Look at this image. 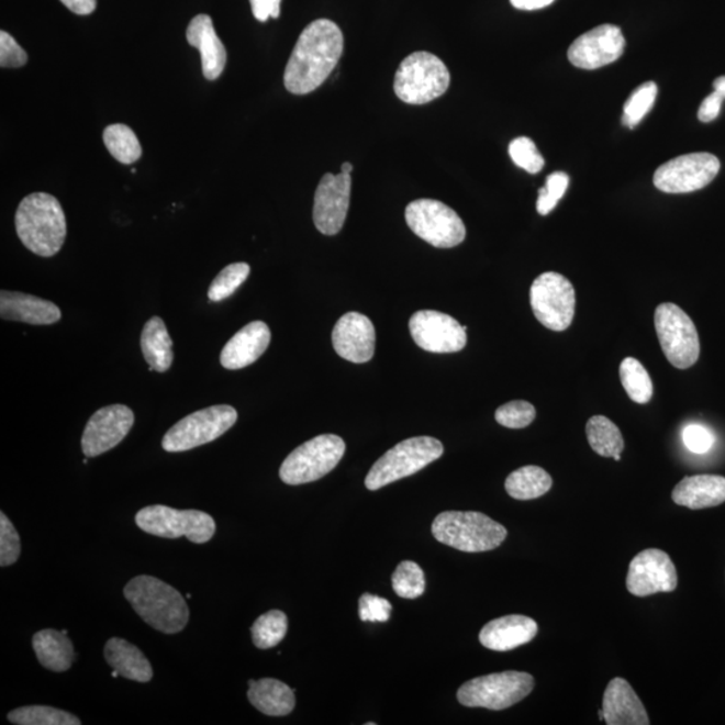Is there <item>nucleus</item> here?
<instances>
[{"label":"nucleus","mask_w":725,"mask_h":725,"mask_svg":"<svg viewBox=\"0 0 725 725\" xmlns=\"http://www.w3.org/2000/svg\"><path fill=\"white\" fill-rule=\"evenodd\" d=\"M187 42L201 53L202 71L205 80L215 81L222 76L227 63L225 45L215 33L210 15L199 14L192 18L186 32Z\"/></svg>","instance_id":"obj_21"},{"label":"nucleus","mask_w":725,"mask_h":725,"mask_svg":"<svg viewBox=\"0 0 725 725\" xmlns=\"http://www.w3.org/2000/svg\"><path fill=\"white\" fill-rule=\"evenodd\" d=\"M537 624L529 616L506 615L488 622L480 632L483 648L494 651H510L531 643L536 637Z\"/></svg>","instance_id":"obj_24"},{"label":"nucleus","mask_w":725,"mask_h":725,"mask_svg":"<svg viewBox=\"0 0 725 725\" xmlns=\"http://www.w3.org/2000/svg\"><path fill=\"white\" fill-rule=\"evenodd\" d=\"M444 455V445L433 437H414L402 440L373 464L366 477L370 491L419 473Z\"/></svg>","instance_id":"obj_6"},{"label":"nucleus","mask_w":725,"mask_h":725,"mask_svg":"<svg viewBox=\"0 0 725 725\" xmlns=\"http://www.w3.org/2000/svg\"><path fill=\"white\" fill-rule=\"evenodd\" d=\"M449 85L450 72L443 60L432 53L416 52L399 65L394 90L406 104L422 105L443 96Z\"/></svg>","instance_id":"obj_5"},{"label":"nucleus","mask_w":725,"mask_h":725,"mask_svg":"<svg viewBox=\"0 0 725 725\" xmlns=\"http://www.w3.org/2000/svg\"><path fill=\"white\" fill-rule=\"evenodd\" d=\"M332 344L341 358L350 362H367L375 354V328L370 319L359 312H348L337 320Z\"/></svg>","instance_id":"obj_20"},{"label":"nucleus","mask_w":725,"mask_h":725,"mask_svg":"<svg viewBox=\"0 0 725 725\" xmlns=\"http://www.w3.org/2000/svg\"><path fill=\"white\" fill-rule=\"evenodd\" d=\"M237 420V410L228 404H216L196 411L169 428L163 438V449L168 453H180L213 443L230 431Z\"/></svg>","instance_id":"obj_10"},{"label":"nucleus","mask_w":725,"mask_h":725,"mask_svg":"<svg viewBox=\"0 0 725 725\" xmlns=\"http://www.w3.org/2000/svg\"><path fill=\"white\" fill-rule=\"evenodd\" d=\"M713 88L725 99V76L716 78L715 82H713Z\"/></svg>","instance_id":"obj_51"},{"label":"nucleus","mask_w":725,"mask_h":725,"mask_svg":"<svg viewBox=\"0 0 725 725\" xmlns=\"http://www.w3.org/2000/svg\"><path fill=\"white\" fill-rule=\"evenodd\" d=\"M105 660L126 680L148 682L154 677L153 667L144 652L123 638H111L104 649Z\"/></svg>","instance_id":"obj_27"},{"label":"nucleus","mask_w":725,"mask_h":725,"mask_svg":"<svg viewBox=\"0 0 725 725\" xmlns=\"http://www.w3.org/2000/svg\"><path fill=\"white\" fill-rule=\"evenodd\" d=\"M288 632V616L280 610H270L254 622L252 638L258 649L275 648L286 638Z\"/></svg>","instance_id":"obj_36"},{"label":"nucleus","mask_w":725,"mask_h":725,"mask_svg":"<svg viewBox=\"0 0 725 725\" xmlns=\"http://www.w3.org/2000/svg\"><path fill=\"white\" fill-rule=\"evenodd\" d=\"M137 527L149 535L179 539L187 537L192 543L203 544L213 539L216 525L209 513L187 510H174L166 505L143 507L136 515Z\"/></svg>","instance_id":"obj_9"},{"label":"nucleus","mask_w":725,"mask_h":725,"mask_svg":"<svg viewBox=\"0 0 725 725\" xmlns=\"http://www.w3.org/2000/svg\"><path fill=\"white\" fill-rule=\"evenodd\" d=\"M0 316L8 322L51 325L58 323L63 313L52 301L27 293L2 290L0 292Z\"/></svg>","instance_id":"obj_25"},{"label":"nucleus","mask_w":725,"mask_h":725,"mask_svg":"<svg viewBox=\"0 0 725 725\" xmlns=\"http://www.w3.org/2000/svg\"><path fill=\"white\" fill-rule=\"evenodd\" d=\"M409 328L416 346L427 353L453 354L467 346L465 326L443 312H415L410 319Z\"/></svg>","instance_id":"obj_15"},{"label":"nucleus","mask_w":725,"mask_h":725,"mask_svg":"<svg viewBox=\"0 0 725 725\" xmlns=\"http://www.w3.org/2000/svg\"><path fill=\"white\" fill-rule=\"evenodd\" d=\"M124 596L141 618L165 634H177L189 624L190 610L183 595L163 580L141 576L130 580Z\"/></svg>","instance_id":"obj_3"},{"label":"nucleus","mask_w":725,"mask_h":725,"mask_svg":"<svg viewBox=\"0 0 725 725\" xmlns=\"http://www.w3.org/2000/svg\"><path fill=\"white\" fill-rule=\"evenodd\" d=\"M343 48V33L335 22L317 20L308 24L283 72L288 92L302 96L322 87L341 60Z\"/></svg>","instance_id":"obj_1"},{"label":"nucleus","mask_w":725,"mask_h":725,"mask_svg":"<svg viewBox=\"0 0 725 725\" xmlns=\"http://www.w3.org/2000/svg\"><path fill=\"white\" fill-rule=\"evenodd\" d=\"M142 353L150 371L166 372L174 361L172 338L160 317L149 319L141 338Z\"/></svg>","instance_id":"obj_30"},{"label":"nucleus","mask_w":725,"mask_h":725,"mask_svg":"<svg viewBox=\"0 0 725 725\" xmlns=\"http://www.w3.org/2000/svg\"><path fill=\"white\" fill-rule=\"evenodd\" d=\"M658 341L670 365L687 370L700 358V338L692 319L673 302H663L655 313Z\"/></svg>","instance_id":"obj_11"},{"label":"nucleus","mask_w":725,"mask_h":725,"mask_svg":"<svg viewBox=\"0 0 725 725\" xmlns=\"http://www.w3.org/2000/svg\"><path fill=\"white\" fill-rule=\"evenodd\" d=\"M135 414L124 404L97 410L85 426L81 447L85 457L93 458L116 447L131 432Z\"/></svg>","instance_id":"obj_17"},{"label":"nucleus","mask_w":725,"mask_h":725,"mask_svg":"<svg viewBox=\"0 0 725 725\" xmlns=\"http://www.w3.org/2000/svg\"><path fill=\"white\" fill-rule=\"evenodd\" d=\"M392 589L404 600L420 598L426 589L425 572L415 561L404 560L399 564L392 576Z\"/></svg>","instance_id":"obj_37"},{"label":"nucleus","mask_w":725,"mask_h":725,"mask_svg":"<svg viewBox=\"0 0 725 725\" xmlns=\"http://www.w3.org/2000/svg\"><path fill=\"white\" fill-rule=\"evenodd\" d=\"M534 687L535 680L529 673L507 670L465 682L458 689L457 699L469 709L503 711L527 698Z\"/></svg>","instance_id":"obj_7"},{"label":"nucleus","mask_w":725,"mask_h":725,"mask_svg":"<svg viewBox=\"0 0 725 725\" xmlns=\"http://www.w3.org/2000/svg\"><path fill=\"white\" fill-rule=\"evenodd\" d=\"M102 138H104L109 154L123 165H132V163L141 159L143 154L142 144L138 142L136 133L129 125H108L104 133H102Z\"/></svg>","instance_id":"obj_33"},{"label":"nucleus","mask_w":725,"mask_h":725,"mask_svg":"<svg viewBox=\"0 0 725 725\" xmlns=\"http://www.w3.org/2000/svg\"><path fill=\"white\" fill-rule=\"evenodd\" d=\"M510 156L513 163L528 174L540 172L544 167V157L536 144L529 137H517L510 144Z\"/></svg>","instance_id":"obj_41"},{"label":"nucleus","mask_w":725,"mask_h":725,"mask_svg":"<svg viewBox=\"0 0 725 725\" xmlns=\"http://www.w3.org/2000/svg\"><path fill=\"white\" fill-rule=\"evenodd\" d=\"M553 488V477L540 467L520 468L512 471L505 481V491L512 499L534 500L549 492Z\"/></svg>","instance_id":"obj_31"},{"label":"nucleus","mask_w":725,"mask_h":725,"mask_svg":"<svg viewBox=\"0 0 725 725\" xmlns=\"http://www.w3.org/2000/svg\"><path fill=\"white\" fill-rule=\"evenodd\" d=\"M33 648L42 667L53 670V672H66L76 660L71 640L66 637L65 633L53 631V628L35 633Z\"/></svg>","instance_id":"obj_29"},{"label":"nucleus","mask_w":725,"mask_h":725,"mask_svg":"<svg viewBox=\"0 0 725 725\" xmlns=\"http://www.w3.org/2000/svg\"><path fill=\"white\" fill-rule=\"evenodd\" d=\"M657 93V85L649 81L640 85L628 97L624 107V119H622L628 129L633 130L650 112V109L655 105Z\"/></svg>","instance_id":"obj_39"},{"label":"nucleus","mask_w":725,"mask_h":725,"mask_svg":"<svg viewBox=\"0 0 725 725\" xmlns=\"http://www.w3.org/2000/svg\"><path fill=\"white\" fill-rule=\"evenodd\" d=\"M392 612L391 603L378 595L362 594L359 600V616L362 622H387Z\"/></svg>","instance_id":"obj_44"},{"label":"nucleus","mask_w":725,"mask_h":725,"mask_svg":"<svg viewBox=\"0 0 725 725\" xmlns=\"http://www.w3.org/2000/svg\"><path fill=\"white\" fill-rule=\"evenodd\" d=\"M682 440H684L688 450L696 453V455H704L715 444V435L704 426L689 425L682 432Z\"/></svg>","instance_id":"obj_46"},{"label":"nucleus","mask_w":725,"mask_h":725,"mask_svg":"<svg viewBox=\"0 0 725 725\" xmlns=\"http://www.w3.org/2000/svg\"><path fill=\"white\" fill-rule=\"evenodd\" d=\"M346 453V443L335 434L317 435L294 449L280 468V479L288 486L317 481L337 467Z\"/></svg>","instance_id":"obj_8"},{"label":"nucleus","mask_w":725,"mask_h":725,"mask_svg":"<svg viewBox=\"0 0 725 725\" xmlns=\"http://www.w3.org/2000/svg\"><path fill=\"white\" fill-rule=\"evenodd\" d=\"M21 556V537L10 522V518L0 513V566L9 567L16 564Z\"/></svg>","instance_id":"obj_43"},{"label":"nucleus","mask_w":725,"mask_h":725,"mask_svg":"<svg viewBox=\"0 0 725 725\" xmlns=\"http://www.w3.org/2000/svg\"><path fill=\"white\" fill-rule=\"evenodd\" d=\"M247 699L268 716H287L295 706L293 689L276 679L249 680Z\"/></svg>","instance_id":"obj_28"},{"label":"nucleus","mask_w":725,"mask_h":725,"mask_svg":"<svg viewBox=\"0 0 725 725\" xmlns=\"http://www.w3.org/2000/svg\"><path fill=\"white\" fill-rule=\"evenodd\" d=\"M250 275V266L245 263H235L226 266L214 278L209 288V299L213 302L226 300L237 290Z\"/></svg>","instance_id":"obj_38"},{"label":"nucleus","mask_w":725,"mask_h":725,"mask_svg":"<svg viewBox=\"0 0 725 725\" xmlns=\"http://www.w3.org/2000/svg\"><path fill=\"white\" fill-rule=\"evenodd\" d=\"M350 174H326L314 193L313 222L320 233L335 235L344 226L349 209Z\"/></svg>","instance_id":"obj_19"},{"label":"nucleus","mask_w":725,"mask_h":725,"mask_svg":"<svg viewBox=\"0 0 725 725\" xmlns=\"http://www.w3.org/2000/svg\"><path fill=\"white\" fill-rule=\"evenodd\" d=\"M677 505L689 510H704L725 503V477L717 475H698L685 477L672 492Z\"/></svg>","instance_id":"obj_26"},{"label":"nucleus","mask_w":725,"mask_h":725,"mask_svg":"<svg viewBox=\"0 0 725 725\" xmlns=\"http://www.w3.org/2000/svg\"><path fill=\"white\" fill-rule=\"evenodd\" d=\"M406 222L411 232L439 249L458 246L467 237V228L456 211L434 199L411 202Z\"/></svg>","instance_id":"obj_12"},{"label":"nucleus","mask_w":725,"mask_h":725,"mask_svg":"<svg viewBox=\"0 0 725 725\" xmlns=\"http://www.w3.org/2000/svg\"><path fill=\"white\" fill-rule=\"evenodd\" d=\"M18 237L26 249L40 257H54L65 244L66 216L56 197L46 192L30 193L15 213Z\"/></svg>","instance_id":"obj_2"},{"label":"nucleus","mask_w":725,"mask_h":725,"mask_svg":"<svg viewBox=\"0 0 725 725\" xmlns=\"http://www.w3.org/2000/svg\"><path fill=\"white\" fill-rule=\"evenodd\" d=\"M620 377L628 398L638 404L649 403L652 397V382L643 362L626 358L620 366Z\"/></svg>","instance_id":"obj_34"},{"label":"nucleus","mask_w":725,"mask_h":725,"mask_svg":"<svg viewBox=\"0 0 725 725\" xmlns=\"http://www.w3.org/2000/svg\"><path fill=\"white\" fill-rule=\"evenodd\" d=\"M282 0H250L254 18L259 22H266L269 18L277 20L280 16Z\"/></svg>","instance_id":"obj_47"},{"label":"nucleus","mask_w":725,"mask_h":725,"mask_svg":"<svg viewBox=\"0 0 725 725\" xmlns=\"http://www.w3.org/2000/svg\"><path fill=\"white\" fill-rule=\"evenodd\" d=\"M353 169H354V167H353V165H350V163H344V165L342 166V171L341 172L350 174V172H353Z\"/></svg>","instance_id":"obj_52"},{"label":"nucleus","mask_w":725,"mask_h":725,"mask_svg":"<svg viewBox=\"0 0 725 725\" xmlns=\"http://www.w3.org/2000/svg\"><path fill=\"white\" fill-rule=\"evenodd\" d=\"M532 312L546 328L564 332L576 316V288L568 278L547 271L536 278L529 290Z\"/></svg>","instance_id":"obj_13"},{"label":"nucleus","mask_w":725,"mask_h":725,"mask_svg":"<svg viewBox=\"0 0 725 725\" xmlns=\"http://www.w3.org/2000/svg\"><path fill=\"white\" fill-rule=\"evenodd\" d=\"M625 45V36L618 26L602 24L573 41L567 57L579 69H600L615 63L624 54Z\"/></svg>","instance_id":"obj_18"},{"label":"nucleus","mask_w":725,"mask_h":725,"mask_svg":"<svg viewBox=\"0 0 725 725\" xmlns=\"http://www.w3.org/2000/svg\"><path fill=\"white\" fill-rule=\"evenodd\" d=\"M604 723L609 725H649L643 701L625 679L616 677L603 694Z\"/></svg>","instance_id":"obj_22"},{"label":"nucleus","mask_w":725,"mask_h":725,"mask_svg":"<svg viewBox=\"0 0 725 725\" xmlns=\"http://www.w3.org/2000/svg\"><path fill=\"white\" fill-rule=\"evenodd\" d=\"M721 171V160L706 153L676 157L658 167L652 183L667 193H688L704 189Z\"/></svg>","instance_id":"obj_14"},{"label":"nucleus","mask_w":725,"mask_h":725,"mask_svg":"<svg viewBox=\"0 0 725 725\" xmlns=\"http://www.w3.org/2000/svg\"><path fill=\"white\" fill-rule=\"evenodd\" d=\"M555 0H511L513 8L525 11H534L547 8Z\"/></svg>","instance_id":"obj_50"},{"label":"nucleus","mask_w":725,"mask_h":725,"mask_svg":"<svg viewBox=\"0 0 725 725\" xmlns=\"http://www.w3.org/2000/svg\"><path fill=\"white\" fill-rule=\"evenodd\" d=\"M494 419L501 426L524 428L535 421L536 409L529 402L512 401L495 410Z\"/></svg>","instance_id":"obj_40"},{"label":"nucleus","mask_w":725,"mask_h":725,"mask_svg":"<svg viewBox=\"0 0 725 725\" xmlns=\"http://www.w3.org/2000/svg\"><path fill=\"white\" fill-rule=\"evenodd\" d=\"M29 60L27 53L23 51L14 36L8 32H0V66L3 69L22 68Z\"/></svg>","instance_id":"obj_45"},{"label":"nucleus","mask_w":725,"mask_h":725,"mask_svg":"<svg viewBox=\"0 0 725 725\" xmlns=\"http://www.w3.org/2000/svg\"><path fill=\"white\" fill-rule=\"evenodd\" d=\"M66 8L77 15H89L97 8V0H60Z\"/></svg>","instance_id":"obj_49"},{"label":"nucleus","mask_w":725,"mask_h":725,"mask_svg":"<svg viewBox=\"0 0 725 725\" xmlns=\"http://www.w3.org/2000/svg\"><path fill=\"white\" fill-rule=\"evenodd\" d=\"M724 97L716 92H713L703 101L699 109V120L701 123H711V121L716 120L718 114H721Z\"/></svg>","instance_id":"obj_48"},{"label":"nucleus","mask_w":725,"mask_h":725,"mask_svg":"<svg viewBox=\"0 0 725 725\" xmlns=\"http://www.w3.org/2000/svg\"><path fill=\"white\" fill-rule=\"evenodd\" d=\"M10 723L16 725H80L81 721L69 712L46 705L22 706L8 715Z\"/></svg>","instance_id":"obj_35"},{"label":"nucleus","mask_w":725,"mask_h":725,"mask_svg":"<svg viewBox=\"0 0 725 725\" xmlns=\"http://www.w3.org/2000/svg\"><path fill=\"white\" fill-rule=\"evenodd\" d=\"M435 539L464 553L492 551L506 539L504 525L480 512L449 511L434 518Z\"/></svg>","instance_id":"obj_4"},{"label":"nucleus","mask_w":725,"mask_h":725,"mask_svg":"<svg viewBox=\"0 0 725 725\" xmlns=\"http://www.w3.org/2000/svg\"><path fill=\"white\" fill-rule=\"evenodd\" d=\"M679 584L672 559L661 549L649 548L634 556L628 566L626 588L632 595L649 596L672 592Z\"/></svg>","instance_id":"obj_16"},{"label":"nucleus","mask_w":725,"mask_h":725,"mask_svg":"<svg viewBox=\"0 0 725 725\" xmlns=\"http://www.w3.org/2000/svg\"><path fill=\"white\" fill-rule=\"evenodd\" d=\"M591 449L602 457H614L624 451V437L618 426L603 415H595L585 425Z\"/></svg>","instance_id":"obj_32"},{"label":"nucleus","mask_w":725,"mask_h":725,"mask_svg":"<svg viewBox=\"0 0 725 725\" xmlns=\"http://www.w3.org/2000/svg\"><path fill=\"white\" fill-rule=\"evenodd\" d=\"M570 185V177L566 172H554L549 175L546 180V186L539 190V198H537V213L540 215H548L559 203L560 199Z\"/></svg>","instance_id":"obj_42"},{"label":"nucleus","mask_w":725,"mask_h":725,"mask_svg":"<svg viewBox=\"0 0 725 725\" xmlns=\"http://www.w3.org/2000/svg\"><path fill=\"white\" fill-rule=\"evenodd\" d=\"M270 330L264 322H253L239 330L223 347L221 365L227 370H241L253 365L270 344Z\"/></svg>","instance_id":"obj_23"}]
</instances>
